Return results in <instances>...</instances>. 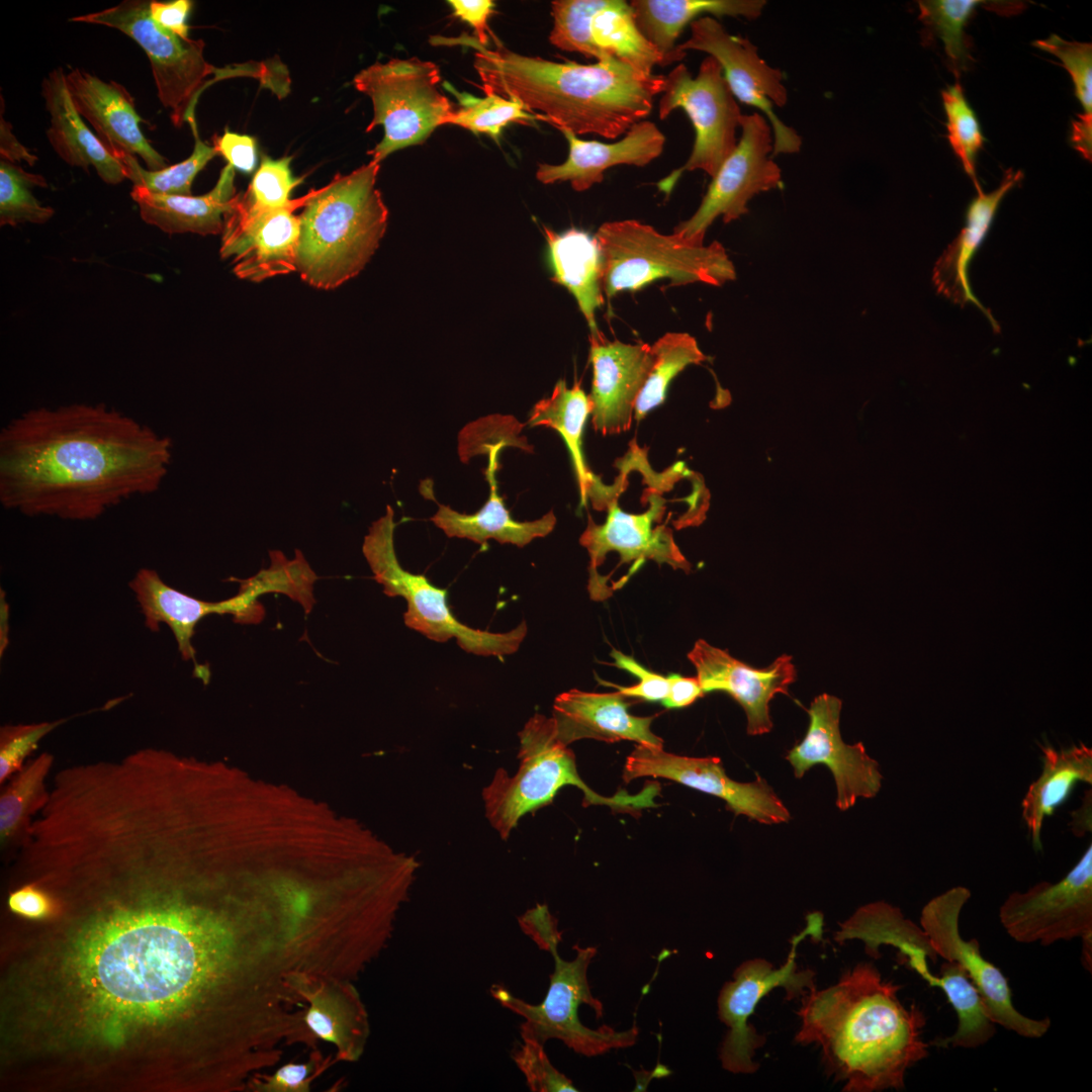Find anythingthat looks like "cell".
Returning a JSON list of instances; mask_svg holds the SVG:
<instances>
[{"label": "cell", "mask_w": 1092, "mask_h": 1092, "mask_svg": "<svg viewBox=\"0 0 1092 1092\" xmlns=\"http://www.w3.org/2000/svg\"><path fill=\"white\" fill-rule=\"evenodd\" d=\"M77 884L86 917L62 974L76 1025L93 1043L155 1034L172 1074L205 1088L254 1057L278 1024L298 932L217 872L145 856Z\"/></svg>", "instance_id": "cell-1"}, {"label": "cell", "mask_w": 1092, "mask_h": 1092, "mask_svg": "<svg viewBox=\"0 0 1092 1092\" xmlns=\"http://www.w3.org/2000/svg\"><path fill=\"white\" fill-rule=\"evenodd\" d=\"M172 441L104 403L28 410L0 432V503L28 517L91 521L159 490Z\"/></svg>", "instance_id": "cell-2"}, {"label": "cell", "mask_w": 1092, "mask_h": 1092, "mask_svg": "<svg viewBox=\"0 0 1092 1092\" xmlns=\"http://www.w3.org/2000/svg\"><path fill=\"white\" fill-rule=\"evenodd\" d=\"M900 985L882 978L872 963L846 970L839 981L801 997L795 1042L818 1044L829 1076L845 1092L902 1090L905 1074L929 1055L922 1038L926 1017L905 1007Z\"/></svg>", "instance_id": "cell-3"}, {"label": "cell", "mask_w": 1092, "mask_h": 1092, "mask_svg": "<svg viewBox=\"0 0 1092 1092\" xmlns=\"http://www.w3.org/2000/svg\"><path fill=\"white\" fill-rule=\"evenodd\" d=\"M474 68L486 94L518 101L559 130L617 139L647 117L665 76L644 74L620 62H553L489 50L471 37Z\"/></svg>", "instance_id": "cell-4"}, {"label": "cell", "mask_w": 1092, "mask_h": 1092, "mask_svg": "<svg viewBox=\"0 0 1092 1092\" xmlns=\"http://www.w3.org/2000/svg\"><path fill=\"white\" fill-rule=\"evenodd\" d=\"M380 164L370 161L311 189L300 213L296 271L318 289H334L355 277L383 238L388 210L376 188Z\"/></svg>", "instance_id": "cell-5"}, {"label": "cell", "mask_w": 1092, "mask_h": 1092, "mask_svg": "<svg viewBox=\"0 0 1092 1092\" xmlns=\"http://www.w3.org/2000/svg\"><path fill=\"white\" fill-rule=\"evenodd\" d=\"M519 739L517 772L510 776L500 767L482 790L485 817L504 840L524 815L551 804L566 786L583 792V806L604 805L629 813L655 806L660 792L656 782H648L636 795L621 791L611 797L588 787L578 775L573 751L559 740L552 717L536 713L519 732Z\"/></svg>", "instance_id": "cell-6"}, {"label": "cell", "mask_w": 1092, "mask_h": 1092, "mask_svg": "<svg viewBox=\"0 0 1092 1092\" xmlns=\"http://www.w3.org/2000/svg\"><path fill=\"white\" fill-rule=\"evenodd\" d=\"M595 237L602 253L603 292L609 298L664 278L672 286H721L736 277L724 247L719 242L705 246V237L663 235L634 219L605 222Z\"/></svg>", "instance_id": "cell-7"}, {"label": "cell", "mask_w": 1092, "mask_h": 1092, "mask_svg": "<svg viewBox=\"0 0 1092 1092\" xmlns=\"http://www.w3.org/2000/svg\"><path fill=\"white\" fill-rule=\"evenodd\" d=\"M393 517L392 508L387 506L385 515L370 526L362 552L383 593L406 601L404 624L436 642L454 638L460 648L475 655L502 657L516 652L527 635L526 622L500 633L474 629L457 620L447 604L446 589L399 564L394 548Z\"/></svg>", "instance_id": "cell-8"}, {"label": "cell", "mask_w": 1092, "mask_h": 1092, "mask_svg": "<svg viewBox=\"0 0 1092 1092\" xmlns=\"http://www.w3.org/2000/svg\"><path fill=\"white\" fill-rule=\"evenodd\" d=\"M436 64L418 58L376 62L355 75V88L370 97L373 118L366 131L382 125L384 135L368 155L379 163L400 149L424 143L440 125L451 124L454 109L439 90Z\"/></svg>", "instance_id": "cell-9"}, {"label": "cell", "mask_w": 1092, "mask_h": 1092, "mask_svg": "<svg viewBox=\"0 0 1092 1092\" xmlns=\"http://www.w3.org/2000/svg\"><path fill=\"white\" fill-rule=\"evenodd\" d=\"M573 948L576 954L571 961L562 960L558 949L551 952L554 971L550 975L546 996L540 1004H530L499 984L490 987L491 996L504 1008L525 1019L520 1025L521 1037H531L542 1043L548 1039H558L585 1057L633 1045L639 1034L636 1024L618 1031L609 1025L593 1029L579 1020L578 1007L581 1004L590 1006L597 1018L603 1015V1004L593 996L587 980V969L597 948L579 947L577 944Z\"/></svg>", "instance_id": "cell-10"}, {"label": "cell", "mask_w": 1092, "mask_h": 1092, "mask_svg": "<svg viewBox=\"0 0 1092 1092\" xmlns=\"http://www.w3.org/2000/svg\"><path fill=\"white\" fill-rule=\"evenodd\" d=\"M149 7L148 0H123L70 21L108 26L133 39L148 56L159 100L170 110L172 123L177 127L184 122L190 124L196 121L194 109L199 95L217 68L204 59L202 39H184L160 27Z\"/></svg>", "instance_id": "cell-11"}, {"label": "cell", "mask_w": 1092, "mask_h": 1092, "mask_svg": "<svg viewBox=\"0 0 1092 1092\" xmlns=\"http://www.w3.org/2000/svg\"><path fill=\"white\" fill-rule=\"evenodd\" d=\"M806 927L791 940L786 962L779 968L764 959L743 962L733 973V980L726 982L718 997L719 1019L728 1027L721 1043L719 1058L723 1069L734 1074H752L759 1067L753 1061L756 1050L765 1042L749 1024L760 1000L776 988L786 991V999L802 997L814 988L815 973L810 969L799 970L797 947L807 936L820 939L823 915L812 912L806 917Z\"/></svg>", "instance_id": "cell-12"}, {"label": "cell", "mask_w": 1092, "mask_h": 1092, "mask_svg": "<svg viewBox=\"0 0 1092 1092\" xmlns=\"http://www.w3.org/2000/svg\"><path fill=\"white\" fill-rule=\"evenodd\" d=\"M681 108L695 129V142L688 161L658 183L670 193L685 171L702 170L713 177L737 145L736 130L741 114L719 63L708 56L693 77L685 64L665 76L658 103V116L665 119Z\"/></svg>", "instance_id": "cell-13"}, {"label": "cell", "mask_w": 1092, "mask_h": 1092, "mask_svg": "<svg viewBox=\"0 0 1092 1092\" xmlns=\"http://www.w3.org/2000/svg\"><path fill=\"white\" fill-rule=\"evenodd\" d=\"M970 897L971 891L964 886L952 887L935 896L921 911L920 927L938 957L954 962L965 970L996 1024L1026 1038L1043 1036L1051 1027V1019H1034L1020 1013L1012 1002L1008 979L982 956L976 938H963L959 919Z\"/></svg>", "instance_id": "cell-14"}, {"label": "cell", "mask_w": 1092, "mask_h": 1092, "mask_svg": "<svg viewBox=\"0 0 1092 1092\" xmlns=\"http://www.w3.org/2000/svg\"><path fill=\"white\" fill-rule=\"evenodd\" d=\"M1007 934L1020 943L1048 946L1092 936V844L1056 883L1039 882L1012 892L999 908Z\"/></svg>", "instance_id": "cell-15"}, {"label": "cell", "mask_w": 1092, "mask_h": 1092, "mask_svg": "<svg viewBox=\"0 0 1092 1092\" xmlns=\"http://www.w3.org/2000/svg\"><path fill=\"white\" fill-rule=\"evenodd\" d=\"M551 44L597 62H620L650 75L665 66L660 53L642 35L630 3L622 0L551 2Z\"/></svg>", "instance_id": "cell-16"}, {"label": "cell", "mask_w": 1092, "mask_h": 1092, "mask_svg": "<svg viewBox=\"0 0 1092 1092\" xmlns=\"http://www.w3.org/2000/svg\"><path fill=\"white\" fill-rule=\"evenodd\" d=\"M690 28L691 36L677 50L709 54L721 66L734 97L764 113L774 135L772 157L798 153L802 145L800 135L772 110L774 105L783 107L788 101L782 72L767 65L748 38L730 34L711 16L699 17Z\"/></svg>", "instance_id": "cell-17"}, {"label": "cell", "mask_w": 1092, "mask_h": 1092, "mask_svg": "<svg viewBox=\"0 0 1092 1092\" xmlns=\"http://www.w3.org/2000/svg\"><path fill=\"white\" fill-rule=\"evenodd\" d=\"M740 128L735 149L712 177L698 209L673 233L687 238L705 237L718 216L725 223L731 222L748 212L747 203L754 195L781 186V169L769 157L774 135L765 116L758 112L742 115Z\"/></svg>", "instance_id": "cell-18"}, {"label": "cell", "mask_w": 1092, "mask_h": 1092, "mask_svg": "<svg viewBox=\"0 0 1092 1092\" xmlns=\"http://www.w3.org/2000/svg\"><path fill=\"white\" fill-rule=\"evenodd\" d=\"M308 198L309 192L289 206L268 209L237 194L223 216L220 255L232 258L239 278L260 282L296 270L300 220L294 211Z\"/></svg>", "instance_id": "cell-19"}, {"label": "cell", "mask_w": 1092, "mask_h": 1092, "mask_svg": "<svg viewBox=\"0 0 1092 1092\" xmlns=\"http://www.w3.org/2000/svg\"><path fill=\"white\" fill-rule=\"evenodd\" d=\"M625 783L639 778H662L718 797L735 815H744L762 824L790 820V813L766 781L740 783L729 778L719 757H693L670 753L663 748L637 744L623 767Z\"/></svg>", "instance_id": "cell-20"}, {"label": "cell", "mask_w": 1092, "mask_h": 1092, "mask_svg": "<svg viewBox=\"0 0 1092 1092\" xmlns=\"http://www.w3.org/2000/svg\"><path fill=\"white\" fill-rule=\"evenodd\" d=\"M841 708L839 698L829 694L817 696L808 710L810 720L806 735L788 751L786 759L797 779L816 764L826 765L836 785L835 804L845 811L858 798L876 797L883 776L878 761L867 753L861 742H843L839 730Z\"/></svg>", "instance_id": "cell-21"}, {"label": "cell", "mask_w": 1092, "mask_h": 1092, "mask_svg": "<svg viewBox=\"0 0 1092 1092\" xmlns=\"http://www.w3.org/2000/svg\"><path fill=\"white\" fill-rule=\"evenodd\" d=\"M647 499L649 508L642 514H628L614 499L607 506L608 516L604 524L598 525L588 517L579 542L589 556L588 592L593 600L608 598L606 577H601L597 568L610 552H617L621 563L631 562L635 569L643 561L653 560L686 573L691 571L692 565L676 545L671 529L663 525L653 526L654 522L661 520L665 511L664 499L656 493H648Z\"/></svg>", "instance_id": "cell-22"}, {"label": "cell", "mask_w": 1092, "mask_h": 1092, "mask_svg": "<svg viewBox=\"0 0 1092 1092\" xmlns=\"http://www.w3.org/2000/svg\"><path fill=\"white\" fill-rule=\"evenodd\" d=\"M688 658L705 694L725 692L743 708L749 735L772 729L769 703L778 694L789 696V687L797 677L790 655L777 657L765 668H754L703 639L696 641Z\"/></svg>", "instance_id": "cell-23"}, {"label": "cell", "mask_w": 1092, "mask_h": 1092, "mask_svg": "<svg viewBox=\"0 0 1092 1092\" xmlns=\"http://www.w3.org/2000/svg\"><path fill=\"white\" fill-rule=\"evenodd\" d=\"M593 385L592 424L603 436L630 429L637 398L652 365L651 346L610 341L601 332L589 336Z\"/></svg>", "instance_id": "cell-24"}, {"label": "cell", "mask_w": 1092, "mask_h": 1092, "mask_svg": "<svg viewBox=\"0 0 1092 1092\" xmlns=\"http://www.w3.org/2000/svg\"><path fill=\"white\" fill-rule=\"evenodd\" d=\"M66 83L76 110L92 125L112 156L138 155L151 171L169 166L141 130L142 118L132 96L123 86L114 81L105 82L78 68L66 75Z\"/></svg>", "instance_id": "cell-25"}, {"label": "cell", "mask_w": 1092, "mask_h": 1092, "mask_svg": "<svg viewBox=\"0 0 1092 1092\" xmlns=\"http://www.w3.org/2000/svg\"><path fill=\"white\" fill-rule=\"evenodd\" d=\"M630 704L618 691L589 693L572 689L564 692L555 698L552 708L556 734L567 746L580 739H596L609 743L629 740L663 748L662 738L650 729L656 716H634L628 711Z\"/></svg>", "instance_id": "cell-26"}, {"label": "cell", "mask_w": 1092, "mask_h": 1092, "mask_svg": "<svg viewBox=\"0 0 1092 1092\" xmlns=\"http://www.w3.org/2000/svg\"><path fill=\"white\" fill-rule=\"evenodd\" d=\"M560 131L568 142L567 159L559 165L540 164L536 178L543 184L568 181L578 192L601 183L612 167L646 166L661 155L665 144L664 134L649 120L637 122L615 143L584 141L568 130Z\"/></svg>", "instance_id": "cell-27"}, {"label": "cell", "mask_w": 1092, "mask_h": 1092, "mask_svg": "<svg viewBox=\"0 0 1092 1092\" xmlns=\"http://www.w3.org/2000/svg\"><path fill=\"white\" fill-rule=\"evenodd\" d=\"M41 95L50 113L47 138L68 165L88 171L93 167L107 184H118L126 178L122 163L112 156L100 140L85 124L69 94L63 68L53 70L42 80Z\"/></svg>", "instance_id": "cell-28"}, {"label": "cell", "mask_w": 1092, "mask_h": 1092, "mask_svg": "<svg viewBox=\"0 0 1092 1092\" xmlns=\"http://www.w3.org/2000/svg\"><path fill=\"white\" fill-rule=\"evenodd\" d=\"M505 445L487 447L488 464L484 471L489 484V496L482 508L474 514H462L448 506L439 505L431 521L448 537L463 538L484 545L492 539L502 544L524 547L536 538L550 534L556 517L550 511L535 521L519 522L512 518L497 493L495 471L498 468L497 457Z\"/></svg>", "instance_id": "cell-29"}, {"label": "cell", "mask_w": 1092, "mask_h": 1092, "mask_svg": "<svg viewBox=\"0 0 1092 1092\" xmlns=\"http://www.w3.org/2000/svg\"><path fill=\"white\" fill-rule=\"evenodd\" d=\"M1023 178L1020 170L1008 169L995 190L990 193L977 191V196L968 207L966 226L956 240L942 253L933 269V283L941 293L953 303L964 306L974 303L989 318L992 327L999 332V325L992 314L975 297L969 285L967 269L985 238L1003 197Z\"/></svg>", "instance_id": "cell-30"}, {"label": "cell", "mask_w": 1092, "mask_h": 1092, "mask_svg": "<svg viewBox=\"0 0 1092 1092\" xmlns=\"http://www.w3.org/2000/svg\"><path fill=\"white\" fill-rule=\"evenodd\" d=\"M235 168L226 165L215 186L206 194L168 195L153 193L133 185L131 198L138 203L141 217L167 234L193 233L217 235L223 229V216L236 196Z\"/></svg>", "instance_id": "cell-31"}, {"label": "cell", "mask_w": 1092, "mask_h": 1092, "mask_svg": "<svg viewBox=\"0 0 1092 1092\" xmlns=\"http://www.w3.org/2000/svg\"><path fill=\"white\" fill-rule=\"evenodd\" d=\"M307 1002L305 1023L316 1039L335 1046V1064L359 1061L370 1035V1021L355 982L325 983L308 995Z\"/></svg>", "instance_id": "cell-32"}, {"label": "cell", "mask_w": 1092, "mask_h": 1092, "mask_svg": "<svg viewBox=\"0 0 1092 1092\" xmlns=\"http://www.w3.org/2000/svg\"><path fill=\"white\" fill-rule=\"evenodd\" d=\"M834 939L840 944L849 939H859L864 943L866 952L876 959L880 957V945H892L899 950L903 964H907L934 987L936 976L929 971L927 959L936 963L938 956L922 928L887 902H873L858 908L840 924Z\"/></svg>", "instance_id": "cell-33"}, {"label": "cell", "mask_w": 1092, "mask_h": 1092, "mask_svg": "<svg viewBox=\"0 0 1092 1092\" xmlns=\"http://www.w3.org/2000/svg\"><path fill=\"white\" fill-rule=\"evenodd\" d=\"M593 404L580 387V381L568 387L559 380L547 398L539 400L532 408L527 425L555 430L564 440L574 467L582 503L590 497L596 510L607 509L617 498L613 487L605 486L601 479L588 470L582 452V433Z\"/></svg>", "instance_id": "cell-34"}, {"label": "cell", "mask_w": 1092, "mask_h": 1092, "mask_svg": "<svg viewBox=\"0 0 1092 1092\" xmlns=\"http://www.w3.org/2000/svg\"><path fill=\"white\" fill-rule=\"evenodd\" d=\"M630 6L642 35L660 53L665 66L681 61L675 40L689 23L702 14L717 17H744L753 20L762 13V0H633Z\"/></svg>", "instance_id": "cell-35"}, {"label": "cell", "mask_w": 1092, "mask_h": 1092, "mask_svg": "<svg viewBox=\"0 0 1092 1092\" xmlns=\"http://www.w3.org/2000/svg\"><path fill=\"white\" fill-rule=\"evenodd\" d=\"M145 617V624L152 632H157L161 624L172 631L181 657L192 660L197 677L208 680V669L197 663L192 645L196 625L206 616L214 614V602L202 601L168 585L151 568H141L129 581Z\"/></svg>", "instance_id": "cell-36"}, {"label": "cell", "mask_w": 1092, "mask_h": 1092, "mask_svg": "<svg viewBox=\"0 0 1092 1092\" xmlns=\"http://www.w3.org/2000/svg\"><path fill=\"white\" fill-rule=\"evenodd\" d=\"M543 232L553 272L552 280L573 295L590 335L601 333L596 311L604 304L603 262L597 238L574 228L556 233L543 226Z\"/></svg>", "instance_id": "cell-37"}, {"label": "cell", "mask_w": 1092, "mask_h": 1092, "mask_svg": "<svg viewBox=\"0 0 1092 1092\" xmlns=\"http://www.w3.org/2000/svg\"><path fill=\"white\" fill-rule=\"evenodd\" d=\"M1042 770L1029 785L1021 802V817L1032 846L1041 850V828L1046 816L1063 804L1077 783L1092 784V749L1080 743L1056 749L1041 746Z\"/></svg>", "instance_id": "cell-38"}, {"label": "cell", "mask_w": 1092, "mask_h": 1092, "mask_svg": "<svg viewBox=\"0 0 1092 1092\" xmlns=\"http://www.w3.org/2000/svg\"><path fill=\"white\" fill-rule=\"evenodd\" d=\"M936 976L935 987L942 989L958 1017L956 1031L930 1044L937 1048L977 1049L987 1043L996 1032V1023L988 1015L983 999L965 970L954 962L945 961Z\"/></svg>", "instance_id": "cell-39"}, {"label": "cell", "mask_w": 1092, "mask_h": 1092, "mask_svg": "<svg viewBox=\"0 0 1092 1092\" xmlns=\"http://www.w3.org/2000/svg\"><path fill=\"white\" fill-rule=\"evenodd\" d=\"M1042 51L1057 57L1069 72L1075 87V95L1082 105L1083 113L1072 120L1071 144L1083 158H1092V46L1089 42L1070 41L1057 34L1032 42Z\"/></svg>", "instance_id": "cell-40"}, {"label": "cell", "mask_w": 1092, "mask_h": 1092, "mask_svg": "<svg viewBox=\"0 0 1092 1092\" xmlns=\"http://www.w3.org/2000/svg\"><path fill=\"white\" fill-rule=\"evenodd\" d=\"M651 351L652 365L635 404L637 422L664 401L669 383L679 372L707 360L696 339L687 333H666L651 346Z\"/></svg>", "instance_id": "cell-41"}, {"label": "cell", "mask_w": 1092, "mask_h": 1092, "mask_svg": "<svg viewBox=\"0 0 1092 1092\" xmlns=\"http://www.w3.org/2000/svg\"><path fill=\"white\" fill-rule=\"evenodd\" d=\"M981 0H924L918 2L919 19L940 39L950 69L958 76L972 61L965 27L976 8L987 5Z\"/></svg>", "instance_id": "cell-42"}, {"label": "cell", "mask_w": 1092, "mask_h": 1092, "mask_svg": "<svg viewBox=\"0 0 1092 1092\" xmlns=\"http://www.w3.org/2000/svg\"><path fill=\"white\" fill-rule=\"evenodd\" d=\"M195 145L192 154L184 161L164 169L151 171L141 167L135 156L116 153L113 156L125 168L126 178L133 185L147 190L168 195H192L191 185L195 176L217 155L214 148L201 141L196 121L190 123Z\"/></svg>", "instance_id": "cell-43"}, {"label": "cell", "mask_w": 1092, "mask_h": 1092, "mask_svg": "<svg viewBox=\"0 0 1092 1092\" xmlns=\"http://www.w3.org/2000/svg\"><path fill=\"white\" fill-rule=\"evenodd\" d=\"M53 755L41 753L19 771L0 798V839L5 844L22 828L29 815L44 804V779Z\"/></svg>", "instance_id": "cell-44"}, {"label": "cell", "mask_w": 1092, "mask_h": 1092, "mask_svg": "<svg viewBox=\"0 0 1092 1092\" xmlns=\"http://www.w3.org/2000/svg\"><path fill=\"white\" fill-rule=\"evenodd\" d=\"M446 88L453 92L459 103L454 111L451 124L459 125L475 133H485L495 141L502 130L511 122L531 123L543 117L531 113L518 101L495 94H486L484 98L474 97L466 92L460 93L451 85Z\"/></svg>", "instance_id": "cell-45"}, {"label": "cell", "mask_w": 1092, "mask_h": 1092, "mask_svg": "<svg viewBox=\"0 0 1092 1092\" xmlns=\"http://www.w3.org/2000/svg\"><path fill=\"white\" fill-rule=\"evenodd\" d=\"M46 179L28 173L15 163L0 160V224L44 223L55 213L33 196L34 187H47Z\"/></svg>", "instance_id": "cell-46"}, {"label": "cell", "mask_w": 1092, "mask_h": 1092, "mask_svg": "<svg viewBox=\"0 0 1092 1092\" xmlns=\"http://www.w3.org/2000/svg\"><path fill=\"white\" fill-rule=\"evenodd\" d=\"M941 98L946 114L949 145L979 191L981 188L976 177V159L985 139L977 115L965 97L960 83L946 86L941 91Z\"/></svg>", "instance_id": "cell-47"}, {"label": "cell", "mask_w": 1092, "mask_h": 1092, "mask_svg": "<svg viewBox=\"0 0 1092 1092\" xmlns=\"http://www.w3.org/2000/svg\"><path fill=\"white\" fill-rule=\"evenodd\" d=\"M290 157L273 160L263 157L245 195L257 206L275 209L289 206L294 199L290 193L303 177L294 178L290 170Z\"/></svg>", "instance_id": "cell-48"}, {"label": "cell", "mask_w": 1092, "mask_h": 1092, "mask_svg": "<svg viewBox=\"0 0 1092 1092\" xmlns=\"http://www.w3.org/2000/svg\"><path fill=\"white\" fill-rule=\"evenodd\" d=\"M511 1058L522 1072L532 1092H576L572 1081L558 1071L550 1062L544 1050V1043L531 1038L521 1037Z\"/></svg>", "instance_id": "cell-49"}, {"label": "cell", "mask_w": 1092, "mask_h": 1092, "mask_svg": "<svg viewBox=\"0 0 1092 1092\" xmlns=\"http://www.w3.org/2000/svg\"><path fill=\"white\" fill-rule=\"evenodd\" d=\"M332 1057L322 1062V1053L311 1051L307 1062H289L276 1068L273 1073H262L249 1086V1092H308L312 1081L330 1065Z\"/></svg>", "instance_id": "cell-50"}, {"label": "cell", "mask_w": 1092, "mask_h": 1092, "mask_svg": "<svg viewBox=\"0 0 1092 1092\" xmlns=\"http://www.w3.org/2000/svg\"><path fill=\"white\" fill-rule=\"evenodd\" d=\"M62 721L4 727L1 730L0 781L18 770L25 756L38 741Z\"/></svg>", "instance_id": "cell-51"}, {"label": "cell", "mask_w": 1092, "mask_h": 1092, "mask_svg": "<svg viewBox=\"0 0 1092 1092\" xmlns=\"http://www.w3.org/2000/svg\"><path fill=\"white\" fill-rule=\"evenodd\" d=\"M611 657L614 661L610 664L632 673L638 678V682L631 687H622L602 679H599L600 682L616 688L625 697L638 698L649 702H662L666 698L669 690L667 676L665 677L645 668L633 657L617 649H612Z\"/></svg>", "instance_id": "cell-52"}, {"label": "cell", "mask_w": 1092, "mask_h": 1092, "mask_svg": "<svg viewBox=\"0 0 1092 1092\" xmlns=\"http://www.w3.org/2000/svg\"><path fill=\"white\" fill-rule=\"evenodd\" d=\"M522 931L528 935L541 950L552 952L558 949L562 931L558 929V920L549 911L547 905L536 904L518 917Z\"/></svg>", "instance_id": "cell-53"}, {"label": "cell", "mask_w": 1092, "mask_h": 1092, "mask_svg": "<svg viewBox=\"0 0 1092 1092\" xmlns=\"http://www.w3.org/2000/svg\"><path fill=\"white\" fill-rule=\"evenodd\" d=\"M213 148L233 168L251 173L257 163L256 141L248 134H241L228 129L221 135L213 138Z\"/></svg>", "instance_id": "cell-54"}, {"label": "cell", "mask_w": 1092, "mask_h": 1092, "mask_svg": "<svg viewBox=\"0 0 1092 1092\" xmlns=\"http://www.w3.org/2000/svg\"><path fill=\"white\" fill-rule=\"evenodd\" d=\"M10 910L24 918L46 919L55 915L59 903L36 885H26L8 897Z\"/></svg>", "instance_id": "cell-55"}, {"label": "cell", "mask_w": 1092, "mask_h": 1092, "mask_svg": "<svg viewBox=\"0 0 1092 1092\" xmlns=\"http://www.w3.org/2000/svg\"><path fill=\"white\" fill-rule=\"evenodd\" d=\"M192 7V1H157L150 0V14L152 19L160 27L173 32L181 38L188 39L189 26L186 19Z\"/></svg>", "instance_id": "cell-56"}, {"label": "cell", "mask_w": 1092, "mask_h": 1092, "mask_svg": "<svg viewBox=\"0 0 1092 1092\" xmlns=\"http://www.w3.org/2000/svg\"><path fill=\"white\" fill-rule=\"evenodd\" d=\"M448 3L455 16L474 28L477 41L485 47L488 42L487 20L493 13L494 3L490 0H450Z\"/></svg>", "instance_id": "cell-57"}, {"label": "cell", "mask_w": 1092, "mask_h": 1092, "mask_svg": "<svg viewBox=\"0 0 1092 1092\" xmlns=\"http://www.w3.org/2000/svg\"><path fill=\"white\" fill-rule=\"evenodd\" d=\"M667 677L669 690L661 703L668 709L688 707L705 695L697 677H685L679 674H669Z\"/></svg>", "instance_id": "cell-58"}, {"label": "cell", "mask_w": 1092, "mask_h": 1092, "mask_svg": "<svg viewBox=\"0 0 1092 1092\" xmlns=\"http://www.w3.org/2000/svg\"><path fill=\"white\" fill-rule=\"evenodd\" d=\"M0 155L1 159L13 163L25 161L30 166H33L37 161V157L18 142L12 132V125L2 115L0 118Z\"/></svg>", "instance_id": "cell-59"}, {"label": "cell", "mask_w": 1092, "mask_h": 1092, "mask_svg": "<svg viewBox=\"0 0 1092 1092\" xmlns=\"http://www.w3.org/2000/svg\"><path fill=\"white\" fill-rule=\"evenodd\" d=\"M1069 827L1073 834L1078 837H1083L1092 830V792L1091 789L1085 792L1082 799V804L1079 808L1071 813V820Z\"/></svg>", "instance_id": "cell-60"}]
</instances>
